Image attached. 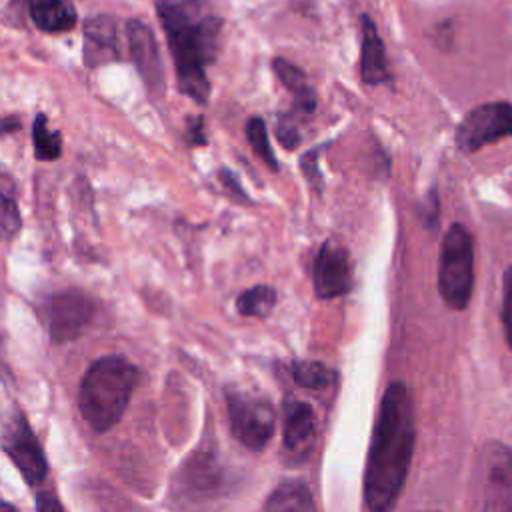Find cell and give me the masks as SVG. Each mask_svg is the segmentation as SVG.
<instances>
[{"instance_id":"cell-5","label":"cell","mask_w":512,"mask_h":512,"mask_svg":"<svg viewBox=\"0 0 512 512\" xmlns=\"http://www.w3.org/2000/svg\"><path fill=\"white\" fill-rule=\"evenodd\" d=\"M474 286V244L462 224H452L444 234L438 264V290L446 306L464 310Z\"/></svg>"},{"instance_id":"cell-15","label":"cell","mask_w":512,"mask_h":512,"mask_svg":"<svg viewBox=\"0 0 512 512\" xmlns=\"http://www.w3.org/2000/svg\"><path fill=\"white\" fill-rule=\"evenodd\" d=\"M32 22L44 32H66L76 24V10L68 0H26Z\"/></svg>"},{"instance_id":"cell-6","label":"cell","mask_w":512,"mask_h":512,"mask_svg":"<svg viewBox=\"0 0 512 512\" xmlns=\"http://www.w3.org/2000/svg\"><path fill=\"white\" fill-rule=\"evenodd\" d=\"M228 416L232 434L250 450H262L274 434L276 414L266 398L248 392H228Z\"/></svg>"},{"instance_id":"cell-25","label":"cell","mask_w":512,"mask_h":512,"mask_svg":"<svg viewBox=\"0 0 512 512\" xmlns=\"http://www.w3.org/2000/svg\"><path fill=\"white\" fill-rule=\"evenodd\" d=\"M186 140L192 146H202L206 144V136H204V120L198 118H190L188 120V130H186Z\"/></svg>"},{"instance_id":"cell-19","label":"cell","mask_w":512,"mask_h":512,"mask_svg":"<svg viewBox=\"0 0 512 512\" xmlns=\"http://www.w3.org/2000/svg\"><path fill=\"white\" fill-rule=\"evenodd\" d=\"M32 138H34V154L38 160H56L60 156L62 152L60 132H54L48 128V118L42 112L34 118Z\"/></svg>"},{"instance_id":"cell-21","label":"cell","mask_w":512,"mask_h":512,"mask_svg":"<svg viewBox=\"0 0 512 512\" xmlns=\"http://www.w3.org/2000/svg\"><path fill=\"white\" fill-rule=\"evenodd\" d=\"M246 136L254 148V152L272 168V170H278V162H276V156H274V150L270 146V140H268V132H266V124L262 118L254 116L248 120L246 124Z\"/></svg>"},{"instance_id":"cell-1","label":"cell","mask_w":512,"mask_h":512,"mask_svg":"<svg viewBox=\"0 0 512 512\" xmlns=\"http://www.w3.org/2000/svg\"><path fill=\"white\" fill-rule=\"evenodd\" d=\"M414 406L404 382H392L380 402L364 474V500L370 512H392L414 452Z\"/></svg>"},{"instance_id":"cell-28","label":"cell","mask_w":512,"mask_h":512,"mask_svg":"<svg viewBox=\"0 0 512 512\" xmlns=\"http://www.w3.org/2000/svg\"><path fill=\"white\" fill-rule=\"evenodd\" d=\"M220 180H222V184H224L226 188H230L234 194L244 196V190L240 188V184H238V180H236L234 174H230L228 170H220Z\"/></svg>"},{"instance_id":"cell-16","label":"cell","mask_w":512,"mask_h":512,"mask_svg":"<svg viewBox=\"0 0 512 512\" xmlns=\"http://www.w3.org/2000/svg\"><path fill=\"white\" fill-rule=\"evenodd\" d=\"M272 68L276 72V76L280 78V82L284 84V88H288L294 96V104L300 112H314L316 108V94L312 90V86L308 84V78L306 74L294 66L292 62L284 60V58H274L272 62Z\"/></svg>"},{"instance_id":"cell-29","label":"cell","mask_w":512,"mask_h":512,"mask_svg":"<svg viewBox=\"0 0 512 512\" xmlns=\"http://www.w3.org/2000/svg\"><path fill=\"white\" fill-rule=\"evenodd\" d=\"M20 128V122L16 118H4L0 122V132H6V130H18Z\"/></svg>"},{"instance_id":"cell-30","label":"cell","mask_w":512,"mask_h":512,"mask_svg":"<svg viewBox=\"0 0 512 512\" xmlns=\"http://www.w3.org/2000/svg\"><path fill=\"white\" fill-rule=\"evenodd\" d=\"M0 512H18V508L10 502H0Z\"/></svg>"},{"instance_id":"cell-27","label":"cell","mask_w":512,"mask_h":512,"mask_svg":"<svg viewBox=\"0 0 512 512\" xmlns=\"http://www.w3.org/2000/svg\"><path fill=\"white\" fill-rule=\"evenodd\" d=\"M36 512H64V508L54 494L40 492L36 496Z\"/></svg>"},{"instance_id":"cell-3","label":"cell","mask_w":512,"mask_h":512,"mask_svg":"<svg viewBox=\"0 0 512 512\" xmlns=\"http://www.w3.org/2000/svg\"><path fill=\"white\" fill-rule=\"evenodd\" d=\"M136 384V368L122 356L98 358L84 374L78 394L80 414L86 424L104 432L126 412Z\"/></svg>"},{"instance_id":"cell-23","label":"cell","mask_w":512,"mask_h":512,"mask_svg":"<svg viewBox=\"0 0 512 512\" xmlns=\"http://www.w3.org/2000/svg\"><path fill=\"white\" fill-rule=\"evenodd\" d=\"M502 324L506 332L508 346L512 350V266L504 272V292H502Z\"/></svg>"},{"instance_id":"cell-10","label":"cell","mask_w":512,"mask_h":512,"mask_svg":"<svg viewBox=\"0 0 512 512\" xmlns=\"http://www.w3.org/2000/svg\"><path fill=\"white\" fill-rule=\"evenodd\" d=\"M314 290L320 298L344 296L352 288V262L348 250L328 240L318 250L314 260Z\"/></svg>"},{"instance_id":"cell-26","label":"cell","mask_w":512,"mask_h":512,"mask_svg":"<svg viewBox=\"0 0 512 512\" xmlns=\"http://www.w3.org/2000/svg\"><path fill=\"white\" fill-rule=\"evenodd\" d=\"M302 168H304V174L308 176V180L320 188L322 186V178H320V172H318V166H316V150H310L304 158H302Z\"/></svg>"},{"instance_id":"cell-18","label":"cell","mask_w":512,"mask_h":512,"mask_svg":"<svg viewBox=\"0 0 512 512\" xmlns=\"http://www.w3.org/2000/svg\"><path fill=\"white\" fill-rule=\"evenodd\" d=\"M276 306V290L266 284L252 286L236 298V308L244 316H268Z\"/></svg>"},{"instance_id":"cell-13","label":"cell","mask_w":512,"mask_h":512,"mask_svg":"<svg viewBox=\"0 0 512 512\" xmlns=\"http://www.w3.org/2000/svg\"><path fill=\"white\" fill-rule=\"evenodd\" d=\"M120 56L118 24L110 16H96L84 26V62L90 68L108 64Z\"/></svg>"},{"instance_id":"cell-12","label":"cell","mask_w":512,"mask_h":512,"mask_svg":"<svg viewBox=\"0 0 512 512\" xmlns=\"http://www.w3.org/2000/svg\"><path fill=\"white\" fill-rule=\"evenodd\" d=\"M282 442L288 456L302 460L316 442V414L306 402L292 400L284 406Z\"/></svg>"},{"instance_id":"cell-24","label":"cell","mask_w":512,"mask_h":512,"mask_svg":"<svg viewBox=\"0 0 512 512\" xmlns=\"http://www.w3.org/2000/svg\"><path fill=\"white\" fill-rule=\"evenodd\" d=\"M276 136H278V140L282 142V146L284 148H294L298 142H300V134H298V128H296V124L288 118V116H282L280 120H278V128H276Z\"/></svg>"},{"instance_id":"cell-20","label":"cell","mask_w":512,"mask_h":512,"mask_svg":"<svg viewBox=\"0 0 512 512\" xmlns=\"http://www.w3.org/2000/svg\"><path fill=\"white\" fill-rule=\"evenodd\" d=\"M292 376L300 386L312 388V390H320V388L328 386L332 380V372L322 362H314V360L294 362Z\"/></svg>"},{"instance_id":"cell-7","label":"cell","mask_w":512,"mask_h":512,"mask_svg":"<svg viewBox=\"0 0 512 512\" xmlns=\"http://www.w3.org/2000/svg\"><path fill=\"white\" fill-rule=\"evenodd\" d=\"M512 136V104L486 102L472 108L456 128V146L462 152H476L486 144Z\"/></svg>"},{"instance_id":"cell-11","label":"cell","mask_w":512,"mask_h":512,"mask_svg":"<svg viewBox=\"0 0 512 512\" xmlns=\"http://www.w3.org/2000/svg\"><path fill=\"white\" fill-rule=\"evenodd\" d=\"M126 36H128V50H130L132 62L138 68L140 76L152 88H162L164 66H162L160 50H158L152 30L140 20H128Z\"/></svg>"},{"instance_id":"cell-17","label":"cell","mask_w":512,"mask_h":512,"mask_svg":"<svg viewBox=\"0 0 512 512\" xmlns=\"http://www.w3.org/2000/svg\"><path fill=\"white\" fill-rule=\"evenodd\" d=\"M262 512H318L310 490L300 482L280 484L266 500Z\"/></svg>"},{"instance_id":"cell-9","label":"cell","mask_w":512,"mask_h":512,"mask_svg":"<svg viewBox=\"0 0 512 512\" xmlns=\"http://www.w3.org/2000/svg\"><path fill=\"white\" fill-rule=\"evenodd\" d=\"M92 300L80 290H64L52 296L48 306V328L54 342L74 340L90 322Z\"/></svg>"},{"instance_id":"cell-8","label":"cell","mask_w":512,"mask_h":512,"mask_svg":"<svg viewBox=\"0 0 512 512\" xmlns=\"http://www.w3.org/2000/svg\"><path fill=\"white\" fill-rule=\"evenodd\" d=\"M0 444L30 486H38L44 482L48 464L36 434L32 432L22 414L16 412L14 418L8 420Z\"/></svg>"},{"instance_id":"cell-4","label":"cell","mask_w":512,"mask_h":512,"mask_svg":"<svg viewBox=\"0 0 512 512\" xmlns=\"http://www.w3.org/2000/svg\"><path fill=\"white\" fill-rule=\"evenodd\" d=\"M470 496L476 512H512V450L488 440L480 446L472 476Z\"/></svg>"},{"instance_id":"cell-22","label":"cell","mask_w":512,"mask_h":512,"mask_svg":"<svg viewBox=\"0 0 512 512\" xmlns=\"http://www.w3.org/2000/svg\"><path fill=\"white\" fill-rule=\"evenodd\" d=\"M20 226H22V218L12 194L0 188V238L12 240L18 234Z\"/></svg>"},{"instance_id":"cell-2","label":"cell","mask_w":512,"mask_h":512,"mask_svg":"<svg viewBox=\"0 0 512 512\" xmlns=\"http://www.w3.org/2000/svg\"><path fill=\"white\" fill-rule=\"evenodd\" d=\"M156 12L176 64L180 92L204 104L210 94L206 66L218 56L220 16L206 0H158Z\"/></svg>"},{"instance_id":"cell-14","label":"cell","mask_w":512,"mask_h":512,"mask_svg":"<svg viewBox=\"0 0 512 512\" xmlns=\"http://www.w3.org/2000/svg\"><path fill=\"white\" fill-rule=\"evenodd\" d=\"M360 32H362V48H360V76L366 84L378 86L390 80V68L386 60L384 42L370 20L368 14L360 18Z\"/></svg>"}]
</instances>
